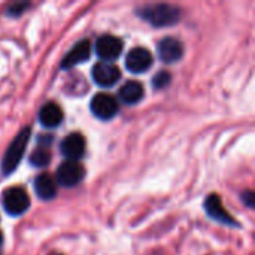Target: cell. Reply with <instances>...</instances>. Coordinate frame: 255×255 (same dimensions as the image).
<instances>
[{
	"mask_svg": "<svg viewBox=\"0 0 255 255\" xmlns=\"http://www.w3.org/2000/svg\"><path fill=\"white\" fill-rule=\"evenodd\" d=\"M134 13L155 28L176 25L182 18L181 7L170 3H149L139 6Z\"/></svg>",
	"mask_w": 255,
	"mask_h": 255,
	"instance_id": "6da1fadb",
	"label": "cell"
},
{
	"mask_svg": "<svg viewBox=\"0 0 255 255\" xmlns=\"http://www.w3.org/2000/svg\"><path fill=\"white\" fill-rule=\"evenodd\" d=\"M30 134H31L30 127H24L13 137L10 145L7 146V149H6V152H4V155L1 158V175L3 176L12 175L16 170V167L19 166V163H21V160H22V157L25 154Z\"/></svg>",
	"mask_w": 255,
	"mask_h": 255,
	"instance_id": "7a4b0ae2",
	"label": "cell"
},
{
	"mask_svg": "<svg viewBox=\"0 0 255 255\" xmlns=\"http://www.w3.org/2000/svg\"><path fill=\"white\" fill-rule=\"evenodd\" d=\"M1 206L10 217H21L30 208V197L21 187H10L1 194Z\"/></svg>",
	"mask_w": 255,
	"mask_h": 255,
	"instance_id": "3957f363",
	"label": "cell"
},
{
	"mask_svg": "<svg viewBox=\"0 0 255 255\" xmlns=\"http://www.w3.org/2000/svg\"><path fill=\"white\" fill-rule=\"evenodd\" d=\"M85 178V169L79 161H64L55 172V182L66 188H73Z\"/></svg>",
	"mask_w": 255,
	"mask_h": 255,
	"instance_id": "277c9868",
	"label": "cell"
},
{
	"mask_svg": "<svg viewBox=\"0 0 255 255\" xmlns=\"http://www.w3.org/2000/svg\"><path fill=\"white\" fill-rule=\"evenodd\" d=\"M90 109L96 118H99L102 121H109L114 117H117V114L120 111V105L114 96L106 94V93H99L91 99Z\"/></svg>",
	"mask_w": 255,
	"mask_h": 255,
	"instance_id": "5b68a950",
	"label": "cell"
},
{
	"mask_svg": "<svg viewBox=\"0 0 255 255\" xmlns=\"http://www.w3.org/2000/svg\"><path fill=\"white\" fill-rule=\"evenodd\" d=\"M203 208H205V212L209 218H212L214 221L220 223V224H224L227 227H233V229H238L239 227V223L226 211L220 196L217 194H211L205 199V203H203Z\"/></svg>",
	"mask_w": 255,
	"mask_h": 255,
	"instance_id": "8992f818",
	"label": "cell"
},
{
	"mask_svg": "<svg viewBox=\"0 0 255 255\" xmlns=\"http://www.w3.org/2000/svg\"><path fill=\"white\" fill-rule=\"evenodd\" d=\"M96 54L103 63H112L123 54V42L121 39L103 34L96 40Z\"/></svg>",
	"mask_w": 255,
	"mask_h": 255,
	"instance_id": "52a82bcc",
	"label": "cell"
},
{
	"mask_svg": "<svg viewBox=\"0 0 255 255\" xmlns=\"http://www.w3.org/2000/svg\"><path fill=\"white\" fill-rule=\"evenodd\" d=\"M91 78L99 87L111 88L121 79V72L115 64L102 61V63L94 64L91 70Z\"/></svg>",
	"mask_w": 255,
	"mask_h": 255,
	"instance_id": "ba28073f",
	"label": "cell"
},
{
	"mask_svg": "<svg viewBox=\"0 0 255 255\" xmlns=\"http://www.w3.org/2000/svg\"><path fill=\"white\" fill-rule=\"evenodd\" d=\"M151 66H152V54L143 46L133 48L126 55V69L130 73H143L149 70Z\"/></svg>",
	"mask_w": 255,
	"mask_h": 255,
	"instance_id": "9c48e42d",
	"label": "cell"
},
{
	"mask_svg": "<svg viewBox=\"0 0 255 255\" xmlns=\"http://www.w3.org/2000/svg\"><path fill=\"white\" fill-rule=\"evenodd\" d=\"M91 55V42L88 39H82L73 45V48L63 57L61 60V70H70L78 64L85 63Z\"/></svg>",
	"mask_w": 255,
	"mask_h": 255,
	"instance_id": "30bf717a",
	"label": "cell"
},
{
	"mask_svg": "<svg viewBox=\"0 0 255 255\" xmlns=\"http://www.w3.org/2000/svg\"><path fill=\"white\" fill-rule=\"evenodd\" d=\"M157 52L158 57L163 63L166 64H172V63H178L182 55H184V46L181 43L179 39L167 36L164 39H161L157 45Z\"/></svg>",
	"mask_w": 255,
	"mask_h": 255,
	"instance_id": "8fae6325",
	"label": "cell"
},
{
	"mask_svg": "<svg viewBox=\"0 0 255 255\" xmlns=\"http://www.w3.org/2000/svg\"><path fill=\"white\" fill-rule=\"evenodd\" d=\"M60 151L69 161H79L85 154V137L81 133L67 134L60 143Z\"/></svg>",
	"mask_w": 255,
	"mask_h": 255,
	"instance_id": "7c38bea8",
	"label": "cell"
},
{
	"mask_svg": "<svg viewBox=\"0 0 255 255\" xmlns=\"http://www.w3.org/2000/svg\"><path fill=\"white\" fill-rule=\"evenodd\" d=\"M33 187H34L36 196L45 202H49V200L55 199V196H57V182L49 173L37 175L34 178Z\"/></svg>",
	"mask_w": 255,
	"mask_h": 255,
	"instance_id": "4fadbf2b",
	"label": "cell"
},
{
	"mask_svg": "<svg viewBox=\"0 0 255 255\" xmlns=\"http://www.w3.org/2000/svg\"><path fill=\"white\" fill-rule=\"evenodd\" d=\"M63 111L57 103H46L40 108L39 112V123L45 128H55L63 123Z\"/></svg>",
	"mask_w": 255,
	"mask_h": 255,
	"instance_id": "5bb4252c",
	"label": "cell"
},
{
	"mask_svg": "<svg viewBox=\"0 0 255 255\" xmlns=\"http://www.w3.org/2000/svg\"><path fill=\"white\" fill-rule=\"evenodd\" d=\"M145 96L143 85L137 81H127L118 91V97L126 105H137Z\"/></svg>",
	"mask_w": 255,
	"mask_h": 255,
	"instance_id": "9a60e30c",
	"label": "cell"
},
{
	"mask_svg": "<svg viewBox=\"0 0 255 255\" xmlns=\"http://www.w3.org/2000/svg\"><path fill=\"white\" fill-rule=\"evenodd\" d=\"M51 163V154L48 148H37L30 155V164L33 167H46Z\"/></svg>",
	"mask_w": 255,
	"mask_h": 255,
	"instance_id": "2e32d148",
	"label": "cell"
},
{
	"mask_svg": "<svg viewBox=\"0 0 255 255\" xmlns=\"http://www.w3.org/2000/svg\"><path fill=\"white\" fill-rule=\"evenodd\" d=\"M28 7H30V3L28 1H15L12 4H9V7L6 9V16H9V18H18Z\"/></svg>",
	"mask_w": 255,
	"mask_h": 255,
	"instance_id": "e0dca14e",
	"label": "cell"
},
{
	"mask_svg": "<svg viewBox=\"0 0 255 255\" xmlns=\"http://www.w3.org/2000/svg\"><path fill=\"white\" fill-rule=\"evenodd\" d=\"M170 81H172V76H170V73L169 72H166V70H161V72H158L154 78H152V87L154 88H166L169 84H170Z\"/></svg>",
	"mask_w": 255,
	"mask_h": 255,
	"instance_id": "ac0fdd59",
	"label": "cell"
},
{
	"mask_svg": "<svg viewBox=\"0 0 255 255\" xmlns=\"http://www.w3.org/2000/svg\"><path fill=\"white\" fill-rule=\"evenodd\" d=\"M242 202H244V205H245V206H248V208H254V203H255L254 191H245V193L242 194Z\"/></svg>",
	"mask_w": 255,
	"mask_h": 255,
	"instance_id": "d6986e66",
	"label": "cell"
},
{
	"mask_svg": "<svg viewBox=\"0 0 255 255\" xmlns=\"http://www.w3.org/2000/svg\"><path fill=\"white\" fill-rule=\"evenodd\" d=\"M54 140V136L52 134H42L37 137V143H39V148H48Z\"/></svg>",
	"mask_w": 255,
	"mask_h": 255,
	"instance_id": "ffe728a7",
	"label": "cell"
},
{
	"mask_svg": "<svg viewBox=\"0 0 255 255\" xmlns=\"http://www.w3.org/2000/svg\"><path fill=\"white\" fill-rule=\"evenodd\" d=\"M3 245V235H1V232H0V247Z\"/></svg>",
	"mask_w": 255,
	"mask_h": 255,
	"instance_id": "44dd1931",
	"label": "cell"
},
{
	"mask_svg": "<svg viewBox=\"0 0 255 255\" xmlns=\"http://www.w3.org/2000/svg\"><path fill=\"white\" fill-rule=\"evenodd\" d=\"M49 255H63V254H60V253H51Z\"/></svg>",
	"mask_w": 255,
	"mask_h": 255,
	"instance_id": "7402d4cb",
	"label": "cell"
}]
</instances>
